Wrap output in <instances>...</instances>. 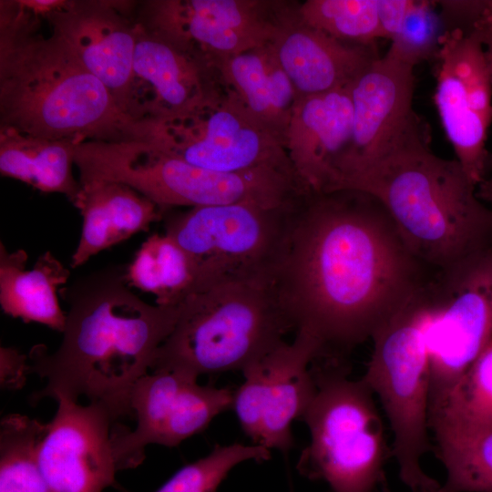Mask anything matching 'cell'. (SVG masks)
<instances>
[{
  "label": "cell",
  "instance_id": "1",
  "mask_svg": "<svg viewBox=\"0 0 492 492\" xmlns=\"http://www.w3.org/2000/svg\"><path fill=\"white\" fill-rule=\"evenodd\" d=\"M436 272L374 197L343 190L298 198L271 284L292 331L316 342L319 358H344Z\"/></svg>",
  "mask_w": 492,
  "mask_h": 492
},
{
  "label": "cell",
  "instance_id": "2",
  "mask_svg": "<svg viewBox=\"0 0 492 492\" xmlns=\"http://www.w3.org/2000/svg\"><path fill=\"white\" fill-rule=\"evenodd\" d=\"M126 268L111 266L75 280L60 291L68 304L61 343L54 353L31 352L30 371L46 380L33 395L89 403L105 408L111 420L134 415L131 395L151 368L169 335L179 305L150 304L136 295Z\"/></svg>",
  "mask_w": 492,
  "mask_h": 492
},
{
  "label": "cell",
  "instance_id": "3",
  "mask_svg": "<svg viewBox=\"0 0 492 492\" xmlns=\"http://www.w3.org/2000/svg\"><path fill=\"white\" fill-rule=\"evenodd\" d=\"M41 18L0 2V129L51 139L136 140L138 122L118 105Z\"/></svg>",
  "mask_w": 492,
  "mask_h": 492
},
{
  "label": "cell",
  "instance_id": "4",
  "mask_svg": "<svg viewBox=\"0 0 492 492\" xmlns=\"http://www.w3.org/2000/svg\"><path fill=\"white\" fill-rule=\"evenodd\" d=\"M419 121L344 190L374 197L411 252L435 272L492 243V209L456 159L433 153Z\"/></svg>",
  "mask_w": 492,
  "mask_h": 492
},
{
  "label": "cell",
  "instance_id": "5",
  "mask_svg": "<svg viewBox=\"0 0 492 492\" xmlns=\"http://www.w3.org/2000/svg\"><path fill=\"white\" fill-rule=\"evenodd\" d=\"M291 331L271 281L221 282L179 304L178 320L157 350L150 372L173 371L198 379L242 371L284 343Z\"/></svg>",
  "mask_w": 492,
  "mask_h": 492
},
{
  "label": "cell",
  "instance_id": "6",
  "mask_svg": "<svg viewBox=\"0 0 492 492\" xmlns=\"http://www.w3.org/2000/svg\"><path fill=\"white\" fill-rule=\"evenodd\" d=\"M75 164L79 182L102 179L123 183L161 209L253 204L280 208L305 191L296 178L261 169L241 173L210 170L166 155L139 140L79 143Z\"/></svg>",
  "mask_w": 492,
  "mask_h": 492
},
{
  "label": "cell",
  "instance_id": "7",
  "mask_svg": "<svg viewBox=\"0 0 492 492\" xmlns=\"http://www.w3.org/2000/svg\"><path fill=\"white\" fill-rule=\"evenodd\" d=\"M311 369L316 389L301 419L310 442L297 470L333 492H374L384 482L392 456L374 394L362 378H348L343 359L318 358Z\"/></svg>",
  "mask_w": 492,
  "mask_h": 492
},
{
  "label": "cell",
  "instance_id": "8",
  "mask_svg": "<svg viewBox=\"0 0 492 492\" xmlns=\"http://www.w3.org/2000/svg\"><path fill=\"white\" fill-rule=\"evenodd\" d=\"M432 312L430 282L373 336L374 350L362 377L384 410L394 434L392 456L411 492L441 486L421 466L430 449L426 330Z\"/></svg>",
  "mask_w": 492,
  "mask_h": 492
},
{
  "label": "cell",
  "instance_id": "9",
  "mask_svg": "<svg viewBox=\"0 0 492 492\" xmlns=\"http://www.w3.org/2000/svg\"><path fill=\"white\" fill-rule=\"evenodd\" d=\"M137 140L210 170L272 169L297 179L283 135L255 117L228 86L188 112L138 123Z\"/></svg>",
  "mask_w": 492,
  "mask_h": 492
},
{
  "label": "cell",
  "instance_id": "10",
  "mask_svg": "<svg viewBox=\"0 0 492 492\" xmlns=\"http://www.w3.org/2000/svg\"><path fill=\"white\" fill-rule=\"evenodd\" d=\"M295 201L280 208L238 203L164 214L165 233L197 269L196 292L231 280L271 281Z\"/></svg>",
  "mask_w": 492,
  "mask_h": 492
},
{
  "label": "cell",
  "instance_id": "11",
  "mask_svg": "<svg viewBox=\"0 0 492 492\" xmlns=\"http://www.w3.org/2000/svg\"><path fill=\"white\" fill-rule=\"evenodd\" d=\"M431 287L429 418L492 341V243L437 272Z\"/></svg>",
  "mask_w": 492,
  "mask_h": 492
},
{
  "label": "cell",
  "instance_id": "12",
  "mask_svg": "<svg viewBox=\"0 0 492 492\" xmlns=\"http://www.w3.org/2000/svg\"><path fill=\"white\" fill-rule=\"evenodd\" d=\"M297 6L273 0H149L140 4L136 20L218 69L232 56L272 43Z\"/></svg>",
  "mask_w": 492,
  "mask_h": 492
},
{
  "label": "cell",
  "instance_id": "13",
  "mask_svg": "<svg viewBox=\"0 0 492 492\" xmlns=\"http://www.w3.org/2000/svg\"><path fill=\"white\" fill-rule=\"evenodd\" d=\"M434 102L449 142L469 180L487 179V132L492 121V78L483 43L454 26L439 38Z\"/></svg>",
  "mask_w": 492,
  "mask_h": 492
},
{
  "label": "cell",
  "instance_id": "14",
  "mask_svg": "<svg viewBox=\"0 0 492 492\" xmlns=\"http://www.w3.org/2000/svg\"><path fill=\"white\" fill-rule=\"evenodd\" d=\"M234 390L201 385L181 373L157 370L144 375L131 395L135 430L119 425L111 431L118 470L136 467L148 445L176 446L202 432L212 419L232 408Z\"/></svg>",
  "mask_w": 492,
  "mask_h": 492
},
{
  "label": "cell",
  "instance_id": "15",
  "mask_svg": "<svg viewBox=\"0 0 492 492\" xmlns=\"http://www.w3.org/2000/svg\"><path fill=\"white\" fill-rule=\"evenodd\" d=\"M320 355L315 341L295 333L241 372L232 408L254 445L284 454L293 446L292 424L301 420L315 394L312 363Z\"/></svg>",
  "mask_w": 492,
  "mask_h": 492
},
{
  "label": "cell",
  "instance_id": "16",
  "mask_svg": "<svg viewBox=\"0 0 492 492\" xmlns=\"http://www.w3.org/2000/svg\"><path fill=\"white\" fill-rule=\"evenodd\" d=\"M415 67L389 47L353 81L352 131L329 192L344 190L419 121L412 106Z\"/></svg>",
  "mask_w": 492,
  "mask_h": 492
},
{
  "label": "cell",
  "instance_id": "17",
  "mask_svg": "<svg viewBox=\"0 0 492 492\" xmlns=\"http://www.w3.org/2000/svg\"><path fill=\"white\" fill-rule=\"evenodd\" d=\"M133 7L129 1L67 0L46 18L51 33L104 84L127 115L137 42Z\"/></svg>",
  "mask_w": 492,
  "mask_h": 492
},
{
  "label": "cell",
  "instance_id": "18",
  "mask_svg": "<svg viewBox=\"0 0 492 492\" xmlns=\"http://www.w3.org/2000/svg\"><path fill=\"white\" fill-rule=\"evenodd\" d=\"M38 447V463L50 492H102L118 470L111 443V420L101 405L67 398Z\"/></svg>",
  "mask_w": 492,
  "mask_h": 492
},
{
  "label": "cell",
  "instance_id": "19",
  "mask_svg": "<svg viewBox=\"0 0 492 492\" xmlns=\"http://www.w3.org/2000/svg\"><path fill=\"white\" fill-rule=\"evenodd\" d=\"M226 87L217 68L137 22L128 107L136 122L183 114L218 96Z\"/></svg>",
  "mask_w": 492,
  "mask_h": 492
},
{
  "label": "cell",
  "instance_id": "20",
  "mask_svg": "<svg viewBox=\"0 0 492 492\" xmlns=\"http://www.w3.org/2000/svg\"><path fill=\"white\" fill-rule=\"evenodd\" d=\"M350 87L297 97L285 131V149L307 193L328 192L336 160L352 131Z\"/></svg>",
  "mask_w": 492,
  "mask_h": 492
},
{
  "label": "cell",
  "instance_id": "21",
  "mask_svg": "<svg viewBox=\"0 0 492 492\" xmlns=\"http://www.w3.org/2000/svg\"><path fill=\"white\" fill-rule=\"evenodd\" d=\"M271 46L297 97L349 86L377 57L371 46L341 42L306 26L298 13Z\"/></svg>",
  "mask_w": 492,
  "mask_h": 492
},
{
  "label": "cell",
  "instance_id": "22",
  "mask_svg": "<svg viewBox=\"0 0 492 492\" xmlns=\"http://www.w3.org/2000/svg\"><path fill=\"white\" fill-rule=\"evenodd\" d=\"M80 186L73 204L83 220L71 257L73 269L132 235L147 231L164 217L165 210L123 183L94 179L82 181Z\"/></svg>",
  "mask_w": 492,
  "mask_h": 492
},
{
  "label": "cell",
  "instance_id": "23",
  "mask_svg": "<svg viewBox=\"0 0 492 492\" xmlns=\"http://www.w3.org/2000/svg\"><path fill=\"white\" fill-rule=\"evenodd\" d=\"M24 250L8 251L0 243V304L5 313L25 323L35 322L63 332L67 320L57 292L70 272L50 251L26 268Z\"/></svg>",
  "mask_w": 492,
  "mask_h": 492
},
{
  "label": "cell",
  "instance_id": "24",
  "mask_svg": "<svg viewBox=\"0 0 492 492\" xmlns=\"http://www.w3.org/2000/svg\"><path fill=\"white\" fill-rule=\"evenodd\" d=\"M218 69L246 108L284 137L297 96L271 43L231 57Z\"/></svg>",
  "mask_w": 492,
  "mask_h": 492
},
{
  "label": "cell",
  "instance_id": "25",
  "mask_svg": "<svg viewBox=\"0 0 492 492\" xmlns=\"http://www.w3.org/2000/svg\"><path fill=\"white\" fill-rule=\"evenodd\" d=\"M78 144L0 129V173L74 203L81 188L73 175Z\"/></svg>",
  "mask_w": 492,
  "mask_h": 492
},
{
  "label": "cell",
  "instance_id": "26",
  "mask_svg": "<svg viewBox=\"0 0 492 492\" xmlns=\"http://www.w3.org/2000/svg\"><path fill=\"white\" fill-rule=\"evenodd\" d=\"M125 278L129 287L153 294L161 306L179 305L198 286L191 258L166 233H153L141 244Z\"/></svg>",
  "mask_w": 492,
  "mask_h": 492
},
{
  "label": "cell",
  "instance_id": "27",
  "mask_svg": "<svg viewBox=\"0 0 492 492\" xmlns=\"http://www.w3.org/2000/svg\"><path fill=\"white\" fill-rule=\"evenodd\" d=\"M435 439L492 431V341L429 418Z\"/></svg>",
  "mask_w": 492,
  "mask_h": 492
},
{
  "label": "cell",
  "instance_id": "28",
  "mask_svg": "<svg viewBox=\"0 0 492 492\" xmlns=\"http://www.w3.org/2000/svg\"><path fill=\"white\" fill-rule=\"evenodd\" d=\"M46 424L10 414L0 424V492H50L38 463Z\"/></svg>",
  "mask_w": 492,
  "mask_h": 492
},
{
  "label": "cell",
  "instance_id": "29",
  "mask_svg": "<svg viewBox=\"0 0 492 492\" xmlns=\"http://www.w3.org/2000/svg\"><path fill=\"white\" fill-rule=\"evenodd\" d=\"M297 13L302 23L341 42L371 46L384 38L377 0H307Z\"/></svg>",
  "mask_w": 492,
  "mask_h": 492
},
{
  "label": "cell",
  "instance_id": "30",
  "mask_svg": "<svg viewBox=\"0 0 492 492\" xmlns=\"http://www.w3.org/2000/svg\"><path fill=\"white\" fill-rule=\"evenodd\" d=\"M436 455L452 492H492V431L436 438Z\"/></svg>",
  "mask_w": 492,
  "mask_h": 492
},
{
  "label": "cell",
  "instance_id": "31",
  "mask_svg": "<svg viewBox=\"0 0 492 492\" xmlns=\"http://www.w3.org/2000/svg\"><path fill=\"white\" fill-rule=\"evenodd\" d=\"M271 458V450L260 445H217L206 456L177 471L156 492H216L229 472L239 464Z\"/></svg>",
  "mask_w": 492,
  "mask_h": 492
},
{
  "label": "cell",
  "instance_id": "32",
  "mask_svg": "<svg viewBox=\"0 0 492 492\" xmlns=\"http://www.w3.org/2000/svg\"><path fill=\"white\" fill-rule=\"evenodd\" d=\"M431 1H413L409 12L390 48L415 66L436 55L442 30V17Z\"/></svg>",
  "mask_w": 492,
  "mask_h": 492
},
{
  "label": "cell",
  "instance_id": "33",
  "mask_svg": "<svg viewBox=\"0 0 492 492\" xmlns=\"http://www.w3.org/2000/svg\"><path fill=\"white\" fill-rule=\"evenodd\" d=\"M27 356L12 347L0 349V384L3 389H21L31 373Z\"/></svg>",
  "mask_w": 492,
  "mask_h": 492
},
{
  "label": "cell",
  "instance_id": "34",
  "mask_svg": "<svg viewBox=\"0 0 492 492\" xmlns=\"http://www.w3.org/2000/svg\"><path fill=\"white\" fill-rule=\"evenodd\" d=\"M466 28L475 32L483 43L492 78V19L482 12V1L476 16ZM477 195L485 203L492 204V174L477 187Z\"/></svg>",
  "mask_w": 492,
  "mask_h": 492
},
{
  "label": "cell",
  "instance_id": "35",
  "mask_svg": "<svg viewBox=\"0 0 492 492\" xmlns=\"http://www.w3.org/2000/svg\"><path fill=\"white\" fill-rule=\"evenodd\" d=\"M413 0H377L384 38L392 41L399 33Z\"/></svg>",
  "mask_w": 492,
  "mask_h": 492
},
{
  "label": "cell",
  "instance_id": "36",
  "mask_svg": "<svg viewBox=\"0 0 492 492\" xmlns=\"http://www.w3.org/2000/svg\"><path fill=\"white\" fill-rule=\"evenodd\" d=\"M19 5L34 15L46 19L52 13L62 7L67 0H17Z\"/></svg>",
  "mask_w": 492,
  "mask_h": 492
},
{
  "label": "cell",
  "instance_id": "37",
  "mask_svg": "<svg viewBox=\"0 0 492 492\" xmlns=\"http://www.w3.org/2000/svg\"><path fill=\"white\" fill-rule=\"evenodd\" d=\"M482 12L492 19V0L482 1Z\"/></svg>",
  "mask_w": 492,
  "mask_h": 492
},
{
  "label": "cell",
  "instance_id": "38",
  "mask_svg": "<svg viewBox=\"0 0 492 492\" xmlns=\"http://www.w3.org/2000/svg\"><path fill=\"white\" fill-rule=\"evenodd\" d=\"M426 492H452V491L449 490L445 485H441L439 487L434 490L426 491Z\"/></svg>",
  "mask_w": 492,
  "mask_h": 492
}]
</instances>
